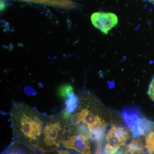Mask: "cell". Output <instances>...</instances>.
<instances>
[{
	"label": "cell",
	"mask_w": 154,
	"mask_h": 154,
	"mask_svg": "<svg viewBox=\"0 0 154 154\" xmlns=\"http://www.w3.org/2000/svg\"><path fill=\"white\" fill-rule=\"evenodd\" d=\"M11 119L14 139L38 148L44 123L36 109L24 103H16L11 111Z\"/></svg>",
	"instance_id": "6da1fadb"
},
{
	"label": "cell",
	"mask_w": 154,
	"mask_h": 154,
	"mask_svg": "<svg viewBox=\"0 0 154 154\" xmlns=\"http://www.w3.org/2000/svg\"><path fill=\"white\" fill-rule=\"evenodd\" d=\"M62 119L52 118L48 120L38 143V148L42 152L52 151L60 146L66 125Z\"/></svg>",
	"instance_id": "7a4b0ae2"
},
{
	"label": "cell",
	"mask_w": 154,
	"mask_h": 154,
	"mask_svg": "<svg viewBox=\"0 0 154 154\" xmlns=\"http://www.w3.org/2000/svg\"><path fill=\"white\" fill-rule=\"evenodd\" d=\"M61 143L65 148L74 150L80 153H91V144L88 139L82 135L70 136L65 134Z\"/></svg>",
	"instance_id": "3957f363"
},
{
	"label": "cell",
	"mask_w": 154,
	"mask_h": 154,
	"mask_svg": "<svg viewBox=\"0 0 154 154\" xmlns=\"http://www.w3.org/2000/svg\"><path fill=\"white\" fill-rule=\"evenodd\" d=\"M91 22L93 25L105 34H108L112 28L117 25L118 19L115 14L98 12L92 14Z\"/></svg>",
	"instance_id": "277c9868"
},
{
	"label": "cell",
	"mask_w": 154,
	"mask_h": 154,
	"mask_svg": "<svg viewBox=\"0 0 154 154\" xmlns=\"http://www.w3.org/2000/svg\"><path fill=\"white\" fill-rule=\"evenodd\" d=\"M76 113L79 116L80 121L87 125L88 127L96 125L106 126L105 122L101 117L95 115L88 108H84L80 112Z\"/></svg>",
	"instance_id": "5b68a950"
},
{
	"label": "cell",
	"mask_w": 154,
	"mask_h": 154,
	"mask_svg": "<svg viewBox=\"0 0 154 154\" xmlns=\"http://www.w3.org/2000/svg\"><path fill=\"white\" fill-rule=\"evenodd\" d=\"M106 144L104 149L105 153H114L125 144L116 134L112 128H110L106 136Z\"/></svg>",
	"instance_id": "8992f818"
},
{
	"label": "cell",
	"mask_w": 154,
	"mask_h": 154,
	"mask_svg": "<svg viewBox=\"0 0 154 154\" xmlns=\"http://www.w3.org/2000/svg\"><path fill=\"white\" fill-rule=\"evenodd\" d=\"M30 2L47 5L53 6L56 8L66 9H72L76 8L78 4L70 0H16Z\"/></svg>",
	"instance_id": "52a82bcc"
},
{
	"label": "cell",
	"mask_w": 154,
	"mask_h": 154,
	"mask_svg": "<svg viewBox=\"0 0 154 154\" xmlns=\"http://www.w3.org/2000/svg\"><path fill=\"white\" fill-rule=\"evenodd\" d=\"M139 114L138 108H134L125 109L122 112L123 120L128 128H131L138 123L142 119Z\"/></svg>",
	"instance_id": "ba28073f"
},
{
	"label": "cell",
	"mask_w": 154,
	"mask_h": 154,
	"mask_svg": "<svg viewBox=\"0 0 154 154\" xmlns=\"http://www.w3.org/2000/svg\"><path fill=\"white\" fill-rule=\"evenodd\" d=\"M88 128L91 131L90 139L98 143L102 142L105 136L106 126L96 125Z\"/></svg>",
	"instance_id": "9c48e42d"
},
{
	"label": "cell",
	"mask_w": 154,
	"mask_h": 154,
	"mask_svg": "<svg viewBox=\"0 0 154 154\" xmlns=\"http://www.w3.org/2000/svg\"><path fill=\"white\" fill-rule=\"evenodd\" d=\"M145 150V147H144L139 138L135 137L129 144L127 146L125 153H140Z\"/></svg>",
	"instance_id": "30bf717a"
},
{
	"label": "cell",
	"mask_w": 154,
	"mask_h": 154,
	"mask_svg": "<svg viewBox=\"0 0 154 154\" xmlns=\"http://www.w3.org/2000/svg\"><path fill=\"white\" fill-rule=\"evenodd\" d=\"M67 98L65 102L66 106L65 110L71 114L77 109L79 102V98L74 93L69 95Z\"/></svg>",
	"instance_id": "8fae6325"
},
{
	"label": "cell",
	"mask_w": 154,
	"mask_h": 154,
	"mask_svg": "<svg viewBox=\"0 0 154 154\" xmlns=\"http://www.w3.org/2000/svg\"><path fill=\"white\" fill-rule=\"evenodd\" d=\"M111 128L116 134L120 138L125 144L130 137L131 132L130 131L124 127L116 126L112 125Z\"/></svg>",
	"instance_id": "7c38bea8"
},
{
	"label": "cell",
	"mask_w": 154,
	"mask_h": 154,
	"mask_svg": "<svg viewBox=\"0 0 154 154\" xmlns=\"http://www.w3.org/2000/svg\"><path fill=\"white\" fill-rule=\"evenodd\" d=\"M74 93L72 86L70 84H64L62 85L58 89L57 94L60 98L66 99L69 94Z\"/></svg>",
	"instance_id": "4fadbf2b"
},
{
	"label": "cell",
	"mask_w": 154,
	"mask_h": 154,
	"mask_svg": "<svg viewBox=\"0 0 154 154\" xmlns=\"http://www.w3.org/2000/svg\"><path fill=\"white\" fill-rule=\"evenodd\" d=\"M145 148L149 153H154V128L146 135Z\"/></svg>",
	"instance_id": "5bb4252c"
},
{
	"label": "cell",
	"mask_w": 154,
	"mask_h": 154,
	"mask_svg": "<svg viewBox=\"0 0 154 154\" xmlns=\"http://www.w3.org/2000/svg\"><path fill=\"white\" fill-rule=\"evenodd\" d=\"M77 131L79 134L82 135L88 139H90L91 131L88 125L85 123L82 122L77 125Z\"/></svg>",
	"instance_id": "9a60e30c"
},
{
	"label": "cell",
	"mask_w": 154,
	"mask_h": 154,
	"mask_svg": "<svg viewBox=\"0 0 154 154\" xmlns=\"http://www.w3.org/2000/svg\"><path fill=\"white\" fill-rule=\"evenodd\" d=\"M148 94L150 98L154 102V79L150 83Z\"/></svg>",
	"instance_id": "2e32d148"
},
{
	"label": "cell",
	"mask_w": 154,
	"mask_h": 154,
	"mask_svg": "<svg viewBox=\"0 0 154 154\" xmlns=\"http://www.w3.org/2000/svg\"><path fill=\"white\" fill-rule=\"evenodd\" d=\"M5 9V3L3 1L1 0V11H3Z\"/></svg>",
	"instance_id": "e0dca14e"
}]
</instances>
